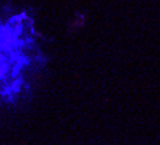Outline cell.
Masks as SVG:
<instances>
[{
	"mask_svg": "<svg viewBox=\"0 0 160 145\" xmlns=\"http://www.w3.org/2000/svg\"><path fill=\"white\" fill-rule=\"evenodd\" d=\"M51 66L48 39L36 12L20 3L0 4V116L28 108Z\"/></svg>",
	"mask_w": 160,
	"mask_h": 145,
	"instance_id": "cell-1",
	"label": "cell"
}]
</instances>
